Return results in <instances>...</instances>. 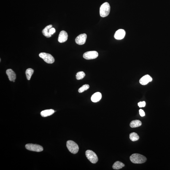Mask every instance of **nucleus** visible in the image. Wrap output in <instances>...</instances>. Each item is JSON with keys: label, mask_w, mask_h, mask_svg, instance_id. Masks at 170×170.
<instances>
[{"label": "nucleus", "mask_w": 170, "mask_h": 170, "mask_svg": "<svg viewBox=\"0 0 170 170\" xmlns=\"http://www.w3.org/2000/svg\"><path fill=\"white\" fill-rule=\"evenodd\" d=\"M102 98V95L99 92L95 93L91 97V100L94 102H97L99 101Z\"/></svg>", "instance_id": "nucleus-13"}, {"label": "nucleus", "mask_w": 170, "mask_h": 170, "mask_svg": "<svg viewBox=\"0 0 170 170\" xmlns=\"http://www.w3.org/2000/svg\"><path fill=\"white\" fill-rule=\"evenodd\" d=\"M110 11V6L109 3L105 2L101 6L100 14L101 17H104L109 15Z\"/></svg>", "instance_id": "nucleus-2"}, {"label": "nucleus", "mask_w": 170, "mask_h": 170, "mask_svg": "<svg viewBox=\"0 0 170 170\" xmlns=\"http://www.w3.org/2000/svg\"><path fill=\"white\" fill-rule=\"evenodd\" d=\"M85 75V74L83 71H79L77 73L76 75V78L77 80H80V79H83Z\"/></svg>", "instance_id": "nucleus-20"}, {"label": "nucleus", "mask_w": 170, "mask_h": 170, "mask_svg": "<svg viewBox=\"0 0 170 170\" xmlns=\"http://www.w3.org/2000/svg\"><path fill=\"white\" fill-rule=\"evenodd\" d=\"M6 74H7L9 80L11 81H13L16 78L15 73L12 69H7L6 71Z\"/></svg>", "instance_id": "nucleus-12"}, {"label": "nucleus", "mask_w": 170, "mask_h": 170, "mask_svg": "<svg viewBox=\"0 0 170 170\" xmlns=\"http://www.w3.org/2000/svg\"><path fill=\"white\" fill-rule=\"evenodd\" d=\"M98 56V52L95 51H92L85 52L84 54L83 58L85 59L91 60L95 59Z\"/></svg>", "instance_id": "nucleus-7"}, {"label": "nucleus", "mask_w": 170, "mask_h": 170, "mask_svg": "<svg viewBox=\"0 0 170 170\" xmlns=\"http://www.w3.org/2000/svg\"><path fill=\"white\" fill-rule=\"evenodd\" d=\"M130 138L131 141H135L139 140V137L136 133L133 132L130 134Z\"/></svg>", "instance_id": "nucleus-19"}, {"label": "nucleus", "mask_w": 170, "mask_h": 170, "mask_svg": "<svg viewBox=\"0 0 170 170\" xmlns=\"http://www.w3.org/2000/svg\"><path fill=\"white\" fill-rule=\"evenodd\" d=\"M152 79V78L149 75H146L143 76L140 79L139 82L141 85H145L148 84L149 82H151Z\"/></svg>", "instance_id": "nucleus-9"}, {"label": "nucleus", "mask_w": 170, "mask_h": 170, "mask_svg": "<svg viewBox=\"0 0 170 170\" xmlns=\"http://www.w3.org/2000/svg\"><path fill=\"white\" fill-rule=\"evenodd\" d=\"M68 34L65 31H61L60 33L58 38L59 42L60 43H64L67 40Z\"/></svg>", "instance_id": "nucleus-10"}, {"label": "nucleus", "mask_w": 170, "mask_h": 170, "mask_svg": "<svg viewBox=\"0 0 170 170\" xmlns=\"http://www.w3.org/2000/svg\"><path fill=\"white\" fill-rule=\"evenodd\" d=\"M39 56L42 58L44 61L49 64H52L55 61L54 58L50 54L42 52L39 54Z\"/></svg>", "instance_id": "nucleus-5"}, {"label": "nucleus", "mask_w": 170, "mask_h": 170, "mask_svg": "<svg viewBox=\"0 0 170 170\" xmlns=\"http://www.w3.org/2000/svg\"><path fill=\"white\" fill-rule=\"evenodd\" d=\"M142 125V123L140 121L138 120H133L130 123V126L131 127L134 128L138 127L141 126Z\"/></svg>", "instance_id": "nucleus-17"}, {"label": "nucleus", "mask_w": 170, "mask_h": 170, "mask_svg": "<svg viewBox=\"0 0 170 170\" xmlns=\"http://www.w3.org/2000/svg\"><path fill=\"white\" fill-rule=\"evenodd\" d=\"M55 32V30L54 28H52L49 30V33L50 35L53 34Z\"/></svg>", "instance_id": "nucleus-23"}, {"label": "nucleus", "mask_w": 170, "mask_h": 170, "mask_svg": "<svg viewBox=\"0 0 170 170\" xmlns=\"http://www.w3.org/2000/svg\"><path fill=\"white\" fill-rule=\"evenodd\" d=\"M125 166V165L121 162L117 161L113 165L112 168L114 169L118 170L122 169Z\"/></svg>", "instance_id": "nucleus-16"}, {"label": "nucleus", "mask_w": 170, "mask_h": 170, "mask_svg": "<svg viewBox=\"0 0 170 170\" xmlns=\"http://www.w3.org/2000/svg\"><path fill=\"white\" fill-rule=\"evenodd\" d=\"M90 88L89 85H85L81 87H80L78 90V91L79 93H81L83 92L84 91L88 90Z\"/></svg>", "instance_id": "nucleus-21"}, {"label": "nucleus", "mask_w": 170, "mask_h": 170, "mask_svg": "<svg viewBox=\"0 0 170 170\" xmlns=\"http://www.w3.org/2000/svg\"><path fill=\"white\" fill-rule=\"evenodd\" d=\"M87 35L85 34L79 35L75 39V42L79 45H83L85 43L87 39Z\"/></svg>", "instance_id": "nucleus-8"}, {"label": "nucleus", "mask_w": 170, "mask_h": 170, "mask_svg": "<svg viewBox=\"0 0 170 170\" xmlns=\"http://www.w3.org/2000/svg\"><path fill=\"white\" fill-rule=\"evenodd\" d=\"M139 112L140 115L141 117H143L145 116V113L144 111L143 110L141 109H140Z\"/></svg>", "instance_id": "nucleus-24"}, {"label": "nucleus", "mask_w": 170, "mask_h": 170, "mask_svg": "<svg viewBox=\"0 0 170 170\" xmlns=\"http://www.w3.org/2000/svg\"><path fill=\"white\" fill-rule=\"evenodd\" d=\"M138 104L140 107H144L146 106V103L145 101H143L138 103Z\"/></svg>", "instance_id": "nucleus-22"}, {"label": "nucleus", "mask_w": 170, "mask_h": 170, "mask_svg": "<svg viewBox=\"0 0 170 170\" xmlns=\"http://www.w3.org/2000/svg\"><path fill=\"white\" fill-rule=\"evenodd\" d=\"M52 25H50L47 26L43 30L42 33L47 38L50 37L51 35L49 33V30L51 28H52Z\"/></svg>", "instance_id": "nucleus-15"}, {"label": "nucleus", "mask_w": 170, "mask_h": 170, "mask_svg": "<svg viewBox=\"0 0 170 170\" xmlns=\"http://www.w3.org/2000/svg\"><path fill=\"white\" fill-rule=\"evenodd\" d=\"M66 147L69 151L73 154H76L79 151L78 145L76 143L72 141L69 140L67 141Z\"/></svg>", "instance_id": "nucleus-3"}, {"label": "nucleus", "mask_w": 170, "mask_h": 170, "mask_svg": "<svg viewBox=\"0 0 170 170\" xmlns=\"http://www.w3.org/2000/svg\"><path fill=\"white\" fill-rule=\"evenodd\" d=\"M85 155L87 159L93 163H96L98 161L97 155L92 151L87 150L85 152Z\"/></svg>", "instance_id": "nucleus-4"}, {"label": "nucleus", "mask_w": 170, "mask_h": 170, "mask_svg": "<svg viewBox=\"0 0 170 170\" xmlns=\"http://www.w3.org/2000/svg\"><path fill=\"white\" fill-rule=\"evenodd\" d=\"M125 33L124 30L122 29H120L116 32L114 34V37L116 39L121 40L123 39L125 36Z\"/></svg>", "instance_id": "nucleus-11"}, {"label": "nucleus", "mask_w": 170, "mask_h": 170, "mask_svg": "<svg viewBox=\"0 0 170 170\" xmlns=\"http://www.w3.org/2000/svg\"><path fill=\"white\" fill-rule=\"evenodd\" d=\"M25 147L27 149L32 151L39 152L43 150L42 146L39 145L33 144H28L25 145Z\"/></svg>", "instance_id": "nucleus-6"}, {"label": "nucleus", "mask_w": 170, "mask_h": 170, "mask_svg": "<svg viewBox=\"0 0 170 170\" xmlns=\"http://www.w3.org/2000/svg\"><path fill=\"white\" fill-rule=\"evenodd\" d=\"M132 162L136 164H141L145 162L147 159L143 155L138 153H134L130 157Z\"/></svg>", "instance_id": "nucleus-1"}, {"label": "nucleus", "mask_w": 170, "mask_h": 170, "mask_svg": "<svg viewBox=\"0 0 170 170\" xmlns=\"http://www.w3.org/2000/svg\"><path fill=\"white\" fill-rule=\"evenodd\" d=\"M34 72V70L32 68H28L26 70V76L28 80H30V79L32 76Z\"/></svg>", "instance_id": "nucleus-18"}, {"label": "nucleus", "mask_w": 170, "mask_h": 170, "mask_svg": "<svg viewBox=\"0 0 170 170\" xmlns=\"http://www.w3.org/2000/svg\"><path fill=\"white\" fill-rule=\"evenodd\" d=\"M13 82H15V80L13 81Z\"/></svg>", "instance_id": "nucleus-25"}, {"label": "nucleus", "mask_w": 170, "mask_h": 170, "mask_svg": "<svg viewBox=\"0 0 170 170\" xmlns=\"http://www.w3.org/2000/svg\"><path fill=\"white\" fill-rule=\"evenodd\" d=\"M55 112V111L53 109L46 110L42 111L40 114L42 117H45L52 115Z\"/></svg>", "instance_id": "nucleus-14"}]
</instances>
